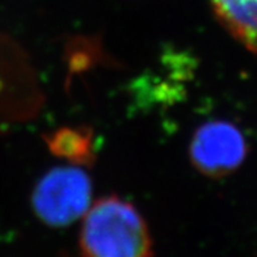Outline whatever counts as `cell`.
Wrapping results in <instances>:
<instances>
[{
  "label": "cell",
  "instance_id": "cell-1",
  "mask_svg": "<svg viewBox=\"0 0 257 257\" xmlns=\"http://www.w3.org/2000/svg\"><path fill=\"white\" fill-rule=\"evenodd\" d=\"M83 257H153L154 240L142 213L119 196L98 198L83 217Z\"/></svg>",
  "mask_w": 257,
  "mask_h": 257
},
{
  "label": "cell",
  "instance_id": "cell-2",
  "mask_svg": "<svg viewBox=\"0 0 257 257\" xmlns=\"http://www.w3.org/2000/svg\"><path fill=\"white\" fill-rule=\"evenodd\" d=\"M92 205V181L78 167H57L38 180L32 194L36 217L49 227H67Z\"/></svg>",
  "mask_w": 257,
  "mask_h": 257
},
{
  "label": "cell",
  "instance_id": "cell-3",
  "mask_svg": "<svg viewBox=\"0 0 257 257\" xmlns=\"http://www.w3.org/2000/svg\"><path fill=\"white\" fill-rule=\"evenodd\" d=\"M247 153V141L240 128L223 119L202 123L193 134L189 147L193 167L210 179H220L235 172Z\"/></svg>",
  "mask_w": 257,
  "mask_h": 257
},
{
  "label": "cell",
  "instance_id": "cell-4",
  "mask_svg": "<svg viewBox=\"0 0 257 257\" xmlns=\"http://www.w3.org/2000/svg\"><path fill=\"white\" fill-rule=\"evenodd\" d=\"M220 25L244 48L257 53V0H209Z\"/></svg>",
  "mask_w": 257,
  "mask_h": 257
},
{
  "label": "cell",
  "instance_id": "cell-5",
  "mask_svg": "<svg viewBox=\"0 0 257 257\" xmlns=\"http://www.w3.org/2000/svg\"><path fill=\"white\" fill-rule=\"evenodd\" d=\"M45 141L51 153L71 166H89L96 159L93 132L85 126L58 128L45 137Z\"/></svg>",
  "mask_w": 257,
  "mask_h": 257
}]
</instances>
